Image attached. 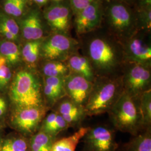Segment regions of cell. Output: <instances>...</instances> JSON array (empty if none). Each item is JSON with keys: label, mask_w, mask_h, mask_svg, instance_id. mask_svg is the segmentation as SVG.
<instances>
[{"label": "cell", "mask_w": 151, "mask_h": 151, "mask_svg": "<svg viewBox=\"0 0 151 151\" xmlns=\"http://www.w3.org/2000/svg\"><path fill=\"white\" fill-rule=\"evenodd\" d=\"M29 139L30 151H50L57 138L53 137L39 130Z\"/></svg>", "instance_id": "23"}, {"label": "cell", "mask_w": 151, "mask_h": 151, "mask_svg": "<svg viewBox=\"0 0 151 151\" xmlns=\"http://www.w3.org/2000/svg\"><path fill=\"white\" fill-rule=\"evenodd\" d=\"M140 21L143 27L151 28V7L145 8V10L142 12L140 15Z\"/></svg>", "instance_id": "31"}, {"label": "cell", "mask_w": 151, "mask_h": 151, "mask_svg": "<svg viewBox=\"0 0 151 151\" xmlns=\"http://www.w3.org/2000/svg\"><path fill=\"white\" fill-rule=\"evenodd\" d=\"M88 128L89 127H81L72 135L57 139L50 151H76L77 146L86 133Z\"/></svg>", "instance_id": "19"}, {"label": "cell", "mask_w": 151, "mask_h": 151, "mask_svg": "<svg viewBox=\"0 0 151 151\" xmlns=\"http://www.w3.org/2000/svg\"><path fill=\"white\" fill-rule=\"evenodd\" d=\"M78 44L63 34H57L42 43L40 55L47 60L65 62L77 53Z\"/></svg>", "instance_id": "8"}, {"label": "cell", "mask_w": 151, "mask_h": 151, "mask_svg": "<svg viewBox=\"0 0 151 151\" xmlns=\"http://www.w3.org/2000/svg\"><path fill=\"white\" fill-rule=\"evenodd\" d=\"M115 130L106 125L89 127L81 139L82 151H117L119 146L116 141Z\"/></svg>", "instance_id": "6"}, {"label": "cell", "mask_w": 151, "mask_h": 151, "mask_svg": "<svg viewBox=\"0 0 151 151\" xmlns=\"http://www.w3.org/2000/svg\"><path fill=\"white\" fill-rule=\"evenodd\" d=\"M117 151H151V127L133 136Z\"/></svg>", "instance_id": "20"}, {"label": "cell", "mask_w": 151, "mask_h": 151, "mask_svg": "<svg viewBox=\"0 0 151 151\" xmlns=\"http://www.w3.org/2000/svg\"><path fill=\"white\" fill-rule=\"evenodd\" d=\"M0 55L5 58L7 63L15 65L20 60V52L16 44L10 41L0 44Z\"/></svg>", "instance_id": "25"}, {"label": "cell", "mask_w": 151, "mask_h": 151, "mask_svg": "<svg viewBox=\"0 0 151 151\" xmlns=\"http://www.w3.org/2000/svg\"><path fill=\"white\" fill-rule=\"evenodd\" d=\"M93 1V0H70V4L73 11L77 13L90 5Z\"/></svg>", "instance_id": "30"}, {"label": "cell", "mask_w": 151, "mask_h": 151, "mask_svg": "<svg viewBox=\"0 0 151 151\" xmlns=\"http://www.w3.org/2000/svg\"><path fill=\"white\" fill-rule=\"evenodd\" d=\"M29 138L25 135H20L2 139L0 151H30Z\"/></svg>", "instance_id": "21"}, {"label": "cell", "mask_w": 151, "mask_h": 151, "mask_svg": "<svg viewBox=\"0 0 151 151\" xmlns=\"http://www.w3.org/2000/svg\"><path fill=\"white\" fill-rule=\"evenodd\" d=\"M85 51L83 55L89 60L96 77L121 75L125 63L121 45L96 37L88 41Z\"/></svg>", "instance_id": "1"}, {"label": "cell", "mask_w": 151, "mask_h": 151, "mask_svg": "<svg viewBox=\"0 0 151 151\" xmlns=\"http://www.w3.org/2000/svg\"><path fill=\"white\" fill-rule=\"evenodd\" d=\"M42 73L43 77H63L70 75V71L65 62L47 60L43 65Z\"/></svg>", "instance_id": "22"}, {"label": "cell", "mask_w": 151, "mask_h": 151, "mask_svg": "<svg viewBox=\"0 0 151 151\" xmlns=\"http://www.w3.org/2000/svg\"><path fill=\"white\" fill-rule=\"evenodd\" d=\"M24 37L30 41L39 40L43 36L41 20L37 12H32L22 23Z\"/></svg>", "instance_id": "18"}, {"label": "cell", "mask_w": 151, "mask_h": 151, "mask_svg": "<svg viewBox=\"0 0 151 151\" xmlns=\"http://www.w3.org/2000/svg\"><path fill=\"white\" fill-rule=\"evenodd\" d=\"M71 73L81 76L93 82L96 78L89 60L85 55L76 53L65 61Z\"/></svg>", "instance_id": "16"}, {"label": "cell", "mask_w": 151, "mask_h": 151, "mask_svg": "<svg viewBox=\"0 0 151 151\" xmlns=\"http://www.w3.org/2000/svg\"><path fill=\"white\" fill-rule=\"evenodd\" d=\"M141 5L145 8L151 7V0H141Z\"/></svg>", "instance_id": "34"}, {"label": "cell", "mask_w": 151, "mask_h": 151, "mask_svg": "<svg viewBox=\"0 0 151 151\" xmlns=\"http://www.w3.org/2000/svg\"><path fill=\"white\" fill-rule=\"evenodd\" d=\"M41 44L40 40L30 41L25 44L22 50L23 60L32 67L35 65L40 55Z\"/></svg>", "instance_id": "24"}, {"label": "cell", "mask_w": 151, "mask_h": 151, "mask_svg": "<svg viewBox=\"0 0 151 151\" xmlns=\"http://www.w3.org/2000/svg\"><path fill=\"white\" fill-rule=\"evenodd\" d=\"M139 98L131 97L124 92L118 102L108 112L116 130L135 136L147 129L140 114Z\"/></svg>", "instance_id": "3"}, {"label": "cell", "mask_w": 151, "mask_h": 151, "mask_svg": "<svg viewBox=\"0 0 151 151\" xmlns=\"http://www.w3.org/2000/svg\"><path fill=\"white\" fill-rule=\"evenodd\" d=\"M124 63L151 65V46L140 38H132L121 45Z\"/></svg>", "instance_id": "12"}, {"label": "cell", "mask_w": 151, "mask_h": 151, "mask_svg": "<svg viewBox=\"0 0 151 151\" xmlns=\"http://www.w3.org/2000/svg\"><path fill=\"white\" fill-rule=\"evenodd\" d=\"M33 1L39 4H43L46 3L48 0H33Z\"/></svg>", "instance_id": "36"}, {"label": "cell", "mask_w": 151, "mask_h": 151, "mask_svg": "<svg viewBox=\"0 0 151 151\" xmlns=\"http://www.w3.org/2000/svg\"><path fill=\"white\" fill-rule=\"evenodd\" d=\"M55 1H60V0H55Z\"/></svg>", "instance_id": "39"}, {"label": "cell", "mask_w": 151, "mask_h": 151, "mask_svg": "<svg viewBox=\"0 0 151 151\" xmlns=\"http://www.w3.org/2000/svg\"><path fill=\"white\" fill-rule=\"evenodd\" d=\"M2 138H1V137H0V143H1V140H2Z\"/></svg>", "instance_id": "37"}, {"label": "cell", "mask_w": 151, "mask_h": 151, "mask_svg": "<svg viewBox=\"0 0 151 151\" xmlns=\"http://www.w3.org/2000/svg\"><path fill=\"white\" fill-rule=\"evenodd\" d=\"M93 82L78 75L70 73L64 78V86L66 96L76 103L85 108Z\"/></svg>", "instance_id": "9"}, {"label": "cell", "mask_w": 151, "mask_h": 151, "mask_svg": "<svg viewBox=\"0 0 151 151\" xmlns=\"http://www.w3.org/2000/svg\"><path fill=\"white\" fill-rule=\"evenodd\" d=\"M0 25L5 27L13 35L17 37V35L19 32V27L14 19L5 16H1Z\"/></svg>", "instance_id": "28"}, {"label": "cell", "mask_w": 151, "mask_h": 151, "mask_svg": "<svg viewBox=\"0 0 151 151\" xmlns=\"http://www.w3.org/2000/svg\"><path fill=\"white\" fill-rule=\"evenodd\" d=\"M6 63H7V62L5 59V58H4L2 56L0 55V66L6 65Z\"/></svg>", "instance_id": "35"}, {"label": "cell", "mask_w": 151, "mask_h": 151, "mask_svg": "<svg viewBox=\"0 0 151 151\" xmlns=\"http://www.w3.org/2000/svg\"><path fill=\"white\" fill-rule=\"evenodd\" d=\"M124 92L133 98H139L151 90V65L125 63L121 73Z\"/></svg>", "instance_id": "5"}, {"label": "cell", "mask_w": 151, "mask_h": 151, "mask_svg": "<svg viewBox=\"0 0 151 151\" xmlns=\"http://www.w3.org/2000/svg\"><path fill=\"white\" fill-rule=\"evenodd\" d=\"M48 108L45 106L16 107L12 122L23 135L30 137L40 129Z\"/></svg>", "instance_id": "7"}, {"label": "cell", "mask_w": 151, "mask_h": 151, "mask_svg": "<svg viewBox=\"0 0 151 151\" xmlns=\"http://www.w3.org/2000/svg\"><path fill=\"white\" fill-rule=\"evenodd\" d=\"M75 25L79 34L90 32L100 26L102 19V9L100 3L93 0L90 5L76 13Z\"/></svg>", "instance_id": "11"}, {"label": "cell", "mask_w": 151, "mask_h": 151, "mask_svg": "<svg viewBox=\"0 0 151 151\" xmlns=\"http://www.w3.org/2000/svg\"><path fill=\"white\" fill-rule=\"evenodd\" d=\"M122 1H129V0H122Z\"/></svg>", "instance_id": "38"}, {"label": "cell", "mask_w": 151, "mask_h": 151, "mask_svg": "<svg viewBox=\"0 0 151 151\" xmlns=\"http://www.w3.org/2000/svg\"><path fill=\"white\" fill-rule=\"evenodd\" d=\"M24 6V0H6L4 5V10L7 14L10 15L20 16L23 12Z\"/></svg>", "instance_id": "27"}, {"label": "cell", "mask_w": 151, "mask_h": 151, "mask_svg": "<svg viewBox=\"0 0 151 151\" xmlns=\"http://www.w3.org/2000/svg\"><path fill=\"white\" fill-rule=\"evenodd\" d=\"M6 109V104L5 100L0 97V116H2L5 112Z\"/></svg>", "instance_id": "33"}, {"label": "cell", "mask_w": 151, "mask_h": 151, "mask_svg": "<svg viewBox=\"0 0 151 151\" xmlns=\"http://www.w3.org/2000/svg\"><path fill=\"white\" fill-rule=\"evenodd\" d=\"M10 97L16 107L45 106L42 82L31 70L18 72L11 83Z\"/></svg>", "instance_id": "4"}, {"label": "cell", "mask_w": 151, "mask_h": 151, "mask_svg": "<svg viewBox=\"0 0 151 151\" xmlns=\"http://www.w3.org/2000/svg\"><path fill=\"white\" fill-rule=\"evenodd\" d=\"M124 92L121 75L96 77L85 106L87 116L108 113Z\"/></svg>", "instance_id": "2"}, {"label": "cell", "mask_w": 151, "mask_h": 151, "mask_svg": "<svg viewBox=\"0 0 151 151\" xmlns=\"http://www.w3.org/2000/svg\"><path fill=\"white\" fill-rule=\"evenodd\" d=\"M139 107L145 128L151 127V90L140 95Z\"/></svg>", "instance_id": "26"}, {"label": "cell", "mask_w": 151, "mask_h": 151, "mask_svg": "<svg viewBox=\"0 0 151 151\" xmlns=\"http://www.w3.org/2000/svg\"><path fill=\"white\" fill-rule=\"evenodd\" d=\"M63 77H43L42 92L45 106L52 108L66 96Z\"/></svg>", "instance_id": "14"}, {"label": "cell", "mask_w": 151, "mask_h": 151, "mask_svg": "<svg viewBox=\"0 0 151 151\" xmlns=\"http://www.w3.org/2000/svg\"><path fill=\"white\" fill-rule=\"evenodd\" d=\"M11 77V70L7 65L0 66V89H2L6 86Z\"/></svg>", "instance_id": "29"}, {"label": "cell", "mask_w": 151, "mask_h": 151, "mask_svg": "<svg viewBox=\"0 0 151 151\" xmlns=\"http://www.w3.org/2000/svg\"><path fill=\"white\" fill-rule=\"evenodd\" d=\"M45 18L50 26L53 29L65 32L70 25V10L65 5L54 6L46 12Z\"/></svg>", "instance_id": "15"}, {"label": "cell", "mask_w": 151, "mask_h": 151, "mask_svg": "<svg viewBox=\"0 0 151 151\" xmlns=\"http://www.w3.org/2000/svg\"><path fill=\"white\" fill-rule=\"evenodd\" d=\"M108 20L116 33L127 35L133 26V18L128 8L120 3L112 4L108 9Z\"/></svg>", "instance_id": "13"}, {"label": "cell", "mask_w": 151, "mask_h": 151, "mask_svg": "<svg viewBox=\"0 0 151 151\" xmlns=\"http://www.w3.org/2000/svg\"><path fill=\"white\" fill-rule=\"evenodd\" d=\"M53 108L63 118L69 128H80L87 117L85 108L67 96L62 98Z\"/></svg>", "instance_id": "10"}, {"label": "cell", "mask_w": 151, "mask_h": 151, "mask_svg": "<svg viewBox=\"0 0 151 151\" xmlns=\"http://www.w3.org/2000/svg\"><path fill=\"white\" fill-rule=\"evenodd\" d=\"M68 125L63 118L55 111H53L44 118L40 127V130L54 138L68 129Z\"/></svg>", "instance_id": "17"}, {"label": "cell", "mask_w": 151, "mask_h": 151, "mask_svg": "<svg viewBox=\"0 0 151 151\" xmlns=\"http://www.w3.org/2000/svg\"><path fill=\"white\" fill-rule=\"evenodd\" d=\"M0 33L7 39L10 40H16V39L17 38L1 25H0Z\"/></svg>", "instance_id": "32"}]
</instances>
